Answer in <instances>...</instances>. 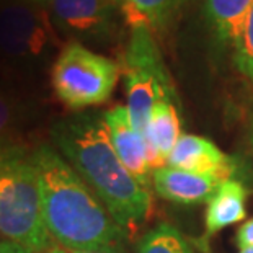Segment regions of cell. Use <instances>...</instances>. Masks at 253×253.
<instances>
[{"mask_svg": "<svg viewBox=\"0 0 253 253\" xmlns=\"http://www.w3.org/2000/svg\"><path fill=\"white\" fill-rule=\"evenodd\" d=\"M105 123L110 129L111 142L116 154L125 164L127 171L147 190L154 171L147 160V145L145 139L132 126L126 106L115 105L103 113Z\"/></svg>", "mask_w": 253, "mask_h": 253, "instance_id": "9", "label": "cell"}, {"mask_svg": "<svg viewBox=\"0 0 253 253\" xmlns=\"http://www.w3.org/2000/svg\"><path fill=\"white\" fill-rule=\"evenodd\" d=\"M72 253H115V252H105V250H88V252H72Z\"/></svg>", "mask_w": 253, "mask_h": 253, "instance_id": "21", "label": "cell"}, {"mask_svg": "<svg viewBox=\"0 0 253 253\" xmlns=\"http://www.w3.org/2000/svg\"><path fill=\"white\" fill-rule=\"evenodd\" d=\"M253 7V0H204V17L219 44H232Z\"/></svg>", "mask_w": 253, "mask_h": 253, "instance_id": "13", "label": "cell"}, {"mask_svg": "<svg viewBox=\"0 0 253 253\" xmlns=\"http://www.w3.org/2000/svg\"><path fill=\"white\" fill-rule=\"evenodd\" d=\"M115 2H116V3H120V2H121V0H115Z\"/></svg>", "mask_w": 253, "mask_h": 253, "instance_id": "23", "label": "cell"}, {"mask_svg": "<svg viewBox=\"0 0 253 253\" xmlns=\"http://www.w3.org/2000/svg\"><path fill=\"white\" fill-rule=\"evenodd\" d=\"M142 136L147 145V160L152 171L167 167V159L181 137L175 95H167L155 101L152 116Z\"/></svg>", "mask_w": 253, "mask_h": 253, "instance_id": "10", "label": "cell"}, {"mask_svg": "<svg viewBox=\"0 0 253 253\" xmlns=\"http://www.w3.org/2000/svg\"><path fill=\"white\" fill-rule=\"evenodd\" d=\"M47 253H66V250H64L62 247H52Z\"/></svg>", "mask_w": 253, "mask_h": 253, "instance_id": "20", "label": "cell"}, {"mask_svg": "<svg viewBox=\"0 0 253 253\" xmlns=\"http://www.w3.org/2000/svg\"><path fill=\"white\" fill-rule=\"evenodd\" d=\"M239 253H253V247H249V249H242Z\"/></svg>", "mask_w": 253, "mask_h": 253, "instance_id": "22", "label": "cell"}, {"mask_svg": "<svg viewBox=\"0 0 253 253\" xmlns=\"http://www.w3.org/2000/svg\"><path fill=\"white\" fill-rule=\"evenodd\" d=\"M154 188L160 196L178 204H203L217 191L220 183L203 175H195L190 171L164 167L155 170L152 175Z\"/></svg>", "mask_w": 253, "mask_h": 253, "instance_id": "11", "label": "cell"}, {"mask_svg": "<svg viewBox=\"0 0 253 253\" xmlns=\"http://www.w3.org/2000/svg\"><path fill=\"white\" fill-rule=\"evenodd\" d=\"M249 191L237 180L222 181L209 199L206 211V230L209 235L217 234L229 225L239 224L245 219V203Z\"/></svg>", "mask_w": 253, "mask_h": 253, "instance_id": "12", "label": "cell"}, {"mask_svg": "<svg viewBox=\"0 0 253 253\" xmlns=\"http://www.w3.org/2000/svg\"><path fill=\"white\" fill-rule=\"evenodd\" d=\"M0 253H35L25 247L17 245V244H12V242H7V240H2L0 242Z\"/></svg>", "mask_w": 253, "mask_h": 253, "instance_id": "19", "label": "cell"}, {"mask_svg": "<svg viewBox=\"0 0 253 253\" xmlns=\"http://www.w3.org/2000/svg\"><path fill=\"white\" fill-rule=\"evenodd\" d=\"M115 0H49L56 28L80 40L108 38L116 25Z\"/></svg>", "mask_w": 253, "mask_h": 253, "instance_id": "7", "label": "cell"}, {"mask_svg": "<svg viewBox=\"0 0 253 253\" xmlns=\"http://www.w3.org/2000/svg\"><path fill=\"white\" fill-rule=\"evenodd\" d=\"M3 144H5V142H3ZM3 144H0V147H2V145H3Z\"/></svg>", "mask_w": 253, "mask_h": 253, "instance_id": "25", "label": "cell"}, {"mask_svg": "<svg viewBox=\"0 0 253 253\" xmlns=\"http://www.w3.org/2000/svg\"><path fill=\"white\" fill-rule=\"evenodd\" d=\"M234 64L242 75L253 80V7L234 42Z\"/></svg>", "mask_w": 253, "mask_h": 253, "instance_id": "16", "label": "cell"}, {"mask_svg": "<svg viewBox=\"0 0 253 253\" xmlns=\"http://www.w3.org/2000/svg\"><path fill=\"white\" fill-rule=\"evenodd\" d=\"M188 0H121L120 8L127 25L134 28L157 30L165 26Z\"/></svg>", "mask_w": 253, "mask_h": 253, "instance_id": "14", "label": "cell"}, {"mask_svg": "<svg viewBox=\"0 0 253 253\" xmlns=\"http://www.w3.org/2000/svg\"><path fill=\"white\" fill-rule=\"evenodd\" d=\"M121 67L110 57L71 41L51 69L52 90L64 106L80 111L106 103L116 88Z\"/></svg>", "mask_w": 253, "mask_h": 253, "instance_id": "4", "label": "cell"}, {"mask_svg": "<svg viewBox=\"0 0 253 253\" xmlns=\"http://www.w3.org/2000/svg\"><path fill=\"white\" fill-rule=\"evenodd\" d=\"M59 44L51 15L38 2H0V59L13 66L40 62Z\"/></svg>", "mask_w": 253, "mask_h": 253, "instance_id": "6", "label": "cell"}, {"mask_svg": "<svg viewBox=\"0 0 253 253\" xmlns=\"http://www.w3.org/2000/svg\"><path fill=\"white\" fill-rule=\"evenodd\" d=\"M17 118V106H15L12 96L0 90V144L7 142L5 137L10 131V127L15 125Z\"/></svg>", "mask_w": 253, "mask_h": 253, "instance_id": "17", "label": "cell"}, {"mask_svg": "<svg viewBox=\"0 0 253 253\" xmlns=\"http://www.w3.org/2000/svg\"><path fill=\"white\" fill-rule=\"evenodd\" d=\"M237 245L240 247V250L253 247V219L240 225L239 232H237Z\"/></svg>", "mask_w": 253, "mask_h": 253, "instance_id": "18", "label": "cell"}, {"mask_svg": "<svg viewBox=\"0 0 253 253\" xmlns=\"http://www.w3.org/2000/svg\"><path fill=\"white\" fill-rule=\"evenodd\" d=\"M137 253H196L176 227L160 224L145 234L137 245Z\"/></svg>", "mask_w": 253, "mask_h": 253, "instance_id": "15", "label": "cell"}, {"mask_svg": "<svg viewBox=\"0 0 253 253\" xmlns=\"http://www.w3.org/2000/svg\"><path fill=\"white\" fill-rule=\"evenodd\" d=\"M123 74L129 118L136 131L144 134L155 101L167 95H175L162 54L150 30H132L123 61Z\"/></svg>", "mask_w": 253, "mask_h": 253, "instance_id": "5", "label": "cell"}, {"mask_svg": "<svg viewBox=\"0 0 253 253\" xmlns=\"http://www.w3.org/2000/svg\"><path fill=\"white\" fill-rule=\"evenodd\" d=\"M56 150L91 188L111 217L132 237L152 211L149 190L129 173L111 142L103 115L77 113L54 123Z\"/></svg>", "mask_w": 253, "mask_h": 253, "instance_id": "1", "label": "cell"}, {"mask_svg": "<svg viewBox=\"0 0 253 253\" xmlns=\"http://www.w3.org/2000/svg\"><path fill=\"white\" fill-rule=\"evenodd\" d=\"M0 237L35 253L52 249L31 150L8 142L0 147Z\"/></svg>", "mask_w": 253, "mask_h": 253, "instance_id": "3", "label": "cell"}, {"mask_svg": "<svg viewBox=\"0 0 253 253\" xmlns=\"http://www.w3.org/2000/svg\"><path fill=\"white\" fill-rule=\"evenodd\" d=\"M252 144H253V132H252Z\"/></svg>", "mask_w": 253, "mask_h": 253, "instance_id": "24", "label": "cell"}, {"mask_svg": "<svg viewBox=\"0 0 253 253\" xmlns=\"http://www.w3.org/2000/svg\"><path fill=\"white\" fill-rule=\"evenodd\" d=\"M31 157L51 239L71 252H115L127 235L82 176L49 144H40Z\"/></svg>", "mask_w": 253, "mask_h": 253, "instance_id": "2", "label": "cell"}, {"mask_svg": "<svg viewBox=\"0 0 253 253\" xmlns=\"http://www.w3.org/2000/svg\"><path fill=\"white\" fill-rule=\"evenodd\" d=\"M167 165L195 175H203L219 183L232 180L237 164L216 144L195 134H181L167 159Z\"/></svg>", "mask_w": 253, "mask_h": 253, "instance_id": "8", "label": "cell"}]
</instances>
